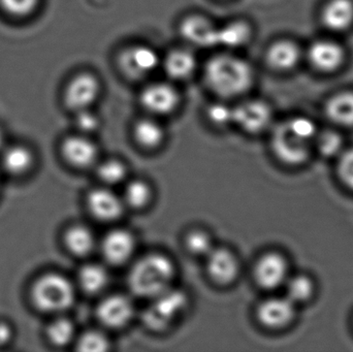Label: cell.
<instances>
[{
	"mask_svg": "<svg viewBox=\"0 0 353 352\" xmlns=\"http://www.w3.org/2000/svg\"><path fill=\"white\" fill-rule=\"evenodd\" d=\"M109 274L101 265L90 264L83 267L79 274V283L83 291L95 295L107 287Z\"/></svg>",
	"mask_w": 353,
	"mask_h": 352,
	"instance_id": "26",
	"label": "cell"
},
{
	"mask_svg": "<svg viewBox=\"0 0 353 352\" xmlns=\"http://www.w3.org/2000/svg\"><path fill=\"white\" fill-rule=\"evenodd\" d=\"M139 101L149 116L165 117L175 113L180 107L182 95L172 81H152L143 87Z\"/></svg>",
	"mask_w": 353,
	"mask_h": 352,
	"instance_id": "6",
	"label": "cell"
},
{
	"mask_svg": "<svg viewBox=\"0 0 353 352\" xmlns=\"http://www.w3.org/2000/svg\"><path fill=\"white\" fill-rule=\"evenodd\" d=\"M10 336H12V332H10V327L3 322H0V345L8 342Z\"/></svg>",
	"mask_w": 353,
	"mask_h": 352,
	"instance_id": "39",
	"label": "cell"
},
{
	"mask_svg": "<svg viewBox=\"0 0 353 352\" xmlns=\"http://www.w3.org/2000/svg\"><path fill=\"white\" fill-rule=\"evenodd\" d=\"M288 265L277 252H269L259 258L254 269V277L259 287L265 289L279 287L288 280Z\"/></svg>",
	"mask_w": 353,
	"mask_h": 352,
	"instance_id": "14",
	"label": "cell"
},
{
	"mask_svg": "<svg viewBox=\"0 0 353 352\" xmlns=\"http://www.w3.org/2000/svg\"><path fill=\"white\" fill-rule=\"evenodd\" d=\"M294 302L286 298H272L265 300L257 309V318L263 326L280 329L288 326L294 318Z\"/></svg>",
	"mask_w": 353,
	"mask_h": 352,
	"instance_id": "17",
	"label": "cell"
},
{
	"mask_svg": "<svg viewBox=\"0 0 353 352\" xmlns=\"http://www.w3.org/2000/svg\"><path fill=\"white\" fill-rule=\"evenodd\" d=\"M48 338L57 346H64L72 342L74 337V327L66 318L54 320L48 328Z\"/></svg>",
	"mask_w": 353,
	"mask_h": 352,
	"instance_id": "31",
	"label": "cell"
},
{
	"mask_svg": "<svg viewBox=\"0 0 353 352\" xmlns=\"http://www.w3.org/2000/svg\"><path fill=\"white\" fill-rule=\"evenodd\" d=\"M74 114V123L81 134H89L101 127V117L93 109L82 110Z\"/></svg>",
	"mask_w": 353,
	"mask_h": 352,
	"instance_id": "36",
	"label": "cell"
},
{
	"mask_svg": "<svg viewBox=\"0 0 353 352\" xmlns=\"http://www.w3.org/2000/svg\"><path fill=\"white\" fill-rule=\"evenodd\" d=\"M32 165V154L23 146L6 149L2 154V167L12 175H21L28 171Z\"/></svg>",
	"mask_w": 353,
	"mask_h": 352,
	"instance_id": "27",
	"label": "cell"
},
{
	"mask_svg": "<svg viewBox=\"0 0 353 352\" xmlns=\"http://www.w3.org/2000/svg\"><path fill=\"white\" fill-rule=\"evenodd\" d=\"M109 349V339L97 331L85 333L78 341V349L83 352H105Z\"/></svg>",
	"mask_w": 353,
	"mask_h": 352,
	"instance_id": "34",
	"label": "cell"
},
{
	"mask_svg": "<svg viewBox=\"0 0 353 352\" xmlns=\"http://www.w3.org/2000/svg\"><path fill=\"white\" fill-rule=\"evenodd\" d=\"M152 198L151 187L142 180L130 182L124 191V202L134 208H143L147 206Z\"/></svg>",
	"mask_w": 353,
	"mask_h": 352,
	"instance_id": "30",
	"label": "cell"
},
{
	"mask_svg": "<svg viewBox=\"0 0 353 352\" xmlns=\"http://www.w3.org/2000/svg\"><path fill=\"white\" fill-rule=\"evenodd\" d=\"M87 204L91 214L101 221H114L123 214L124 200L105 188L91 191Z\"/></svg>",
	"mask_w": 353,
	"mask_h": 352,
	"instance_id": "20",
	"label": "cell"
},
{
	"mask_svg": "<svg viewBox=\"0 0 353 352\" xmlns=\"http://www.w3.org/2000/svg\"><path fill=\"white\" fill-rule=\"evenodd\" d=\"M272 148L280 161L286 165H296L308 158L311 142L299 136L288 121H284L274 130Z\"/></svg>",
	"mask_w": 353,
	"mask_h": 352,
	"instance_id": "9",
	"label": "cell"
},
{
	"mask_svg": "<svg viewBox=\"0 0 353 352\" xmlns=\"http://www.w3.org/2000/svg\"><path fill=\"white\" fill-rule=\"evenodd\" d=\"M338 174L342 182L353 189V149L342 155L338 165Z\"/></svg>",
	"mask_w": 353,
	"mask_h": 352,
	"instance_id": "38",
	"label": "cell"
},
{
	"mask_svg": "<svg viewBox=\"0 0 353 352\" xmlns=\"http://www.w3.org/2000/svg\"><path fill=\"white\" fill-rule=\"evenodd\" d=\"M187 249L195 256H207L213 250L211 237L203 231H193L186 238Z\"/></svg>",
	"mask_w": 353,
	"mask_h": 352,
	"instance_id": "35",
	"label": "cell"
},
{
	"mask_svg": "<svg viewBox=\"0 0 353 352\" xmlns=\"http://www.w3.org/2000/svg\"><path fill=\"white\" fill-rule=\"evenodd\" d=\"M313 289L314 287L309 277L303 276V275L292 277L288 281V287H286L288 298L294 304L302 303L310 299Z\"/></svg>",
	"mask_w": 353,
	"mask_h": 352,
	"instance_id": "32",
	"label": "cell"
},
{
	"mask_svg": "<svg viewBox=\"0 0 353 352\" xmlns=\"http://www.w3.org/2000/svg\"><path fill=\"white\" fill-rule=\"evenodd\" d=\"M325 115L336 125L353 127V90H343L332 95L325 107Z\"/></svg>",
	"mask_w": 353,
	"mask_h": 352,
	"instance_id": "23",
	"label": "cell"
},
{
	"mask_svg": "<svg viewBox=\"0 0 353 352\" xmlns=\"http://www.w3.org/2000/svg\"><path fill=\"white\" fill-rule=\"evenodd\" d=\"M3 145H4L3 130H2L1 128H0V149H1L2 147H3Z\"/></svg>",
	"mask_w": 353,
	"mask_h": 352,
	"instance_id": "40",
	"label": "cell"
},
{
	"mask_svg": "<svg viewBox=\"0 0 353 352\" xmlns=\"http://www.w3.org/2000/svg\"><path fill=\"white\" fill-rule=\"evenodd\" d=\"M103 95V83L95 72L81 70L72 74L64 85L62 101L72 113L93 109Z\"/></svg>",
	"mask_w": 353,
	"mask_h": 352,
	"instance_id": "4",
	"label": "cell"
},
{
	"mask_svg": "<svg viewBox=\"0 0 353 352\" xmlns=\"http://www.w3.org/2000/svg\"><path fill=\"white\" fill-rule=\"evenodd\" d=\"M134 136L137 143L144 148H157L165 141V128L159 118L148 115L134 123Z\"/></svg>",
	"mask_w": 353,
	"mask_h": 352,
	"instance_id": "24",
	"label": "cell"
},
{
	"mask_svg": "<svg viewBox=\"0 0 353 352\" xmlns=\"http://www.w3.org/2000/svg\"><path fill=\"white\" fill-rule=\"evenodd\" d=\"M302 58V50L296 41L280 39L265 50V62L270 70L286 74L296 70Z\"/></svg>",
	"mask_w": 353,
	"mask_h": 352,
	"instance_id": "13",
	"label": "cell"
},
{
	"mask_svg": "<svg viewBox=\"0 0 353 352\" xmlns=\"http://www.w3.org/2000/svg\"><path fill=\"white\" fill-rule=\"evenodd\" d=\"M203 81L218 99H240L252 90L256 72L246 58L222 50L203 64Z\"/></svg>",
	"mask_w": 353,
	"mask_h": 352,
	"instance_id": "1",
	"label": "cell"
},
{
	"mask_svg": "<svg viewBox=\"0 0 353 352\" xmlns=\"http://www.w3.org/2000/svg\"><path fill=\"white\" fill-rule=\"evenodd\" d=\"M134 313L132 301L122 295L105 298L97 308L99 322L110 329L123 328L132 320Z\"/></svg>",
	"mask_w": 353,
	"mask_h": 352,
	"instance_id": "15",
	"label": "cell"
},
{
	"mask_svg": "<svg viewBox=\"0 0 353 352\" xmlns=\"http://www.w3.org/2000/svg\"><path fill=\"white\" fill-rule=\"evenodd\" d=\"M254 37V27L246 19L236 18L218 26L217 47L236 52L247 47Z\"/></svg>",
	"mask_w": 353,
	"mask_h": 352,
	"instance_id": "16",
	"label": "cell"
},
{
	"mask_svg": "<svg viewBox=\"0 0 353 352\" xmlns=\"http://www.w3.org/2000/svg\"><path fill=\"white\" fill-rule=\"evenodd\" d=\"M321 21L332 32L350 30L353 26V0H327L321 8Z\"/></svg>",
	"mask_w": 353,
	"mask_h": 352,
	"instance_id": "21",
	"label": "cell"
},
{
	"mask_svg": "<svg viewBox=\"0 0 353 352\" xmlns=\"http://www.w3.org/2000/svg\"><path fill=\"white\" fill-rule=\"evenodd\" d=\"M126 167L121 161L111 159V161H105V163L99 165L97 169V175L99 179L103 183L108 185H116V184L121 183L126 178Z\"/></svg>",
	"mask_w": 353,
	"mask_h": 352,
	"instance_id": "33",
	"label": "cell"
},
{
	"mask_svg": "<svg viewBox=\"0 0 353 352\" xmlns=\"http://www.w3.org/2000/svg\"><path fill=\"white\" fill-rule=\"evenodd\" d=\"M210 277L219 284H230L238 277L239 267L236 256L225 248H213L207 256Z\"/></svg>",
	"mask_w": 353,
	"mask_h": 352,
	"instance_id": "18",
	"label": "cell"
},
{
	"mask_svg": "<svg viewBox=\"0 0 353 352\" xmlns=\"http://www.w3.org/2000/svg\"><path fill=\"white\" fill-rule=\"evenodd\" d=\"M41 0H0V10L12 19L29 18L39 10Z\"/></svg>",
	"mask_w": 353,
	"mask_h": 352,
	"instance_id": "28",
	"label": "cell"
},
{
	"mask_svg": "<svg viewBox=\"0 0 353 352\" xmlns=\"http://www.w3.org/2000/svg\"><path fill=\"white\" fill-rule=\"evenodd\" d=\"M161 68L168 80L185 82L190 80L199 70V59L192 48L188 45L173 48L161 56Z\"/></svg>",
	"mask_w": 353,
	"mask_h": 352,
	"instance_id": "12",
	"label": "cell"
},
{
	"mask_svg": "<svg viewBox=\"0 0 353 352\" xmlns=\"http://www.w3.org/2000/svg\"><path fill=\"white\" fill-rule=\"evenodd\" d=\"M174 277L173 262L163 254L152 253L134 264L128 276V284L138 297L153 299L171 289Z\"/></svg>",
	"mask_w": 353,
	"mask_h": 352,
	"instance_id": "2",
	"label": "cell"
},
{
	"mask_svg": "<svg viewBox=\"0 0 353 352\" xmlns=\"http://www.w3.org/2000/svg\"><path fill=\"white\" fill-rule=\"evenodd\" d=\"M306 57L315 72L330 74L341 70L346 61V51L333 39H319L309 45Z\"/></svg>",
	"mask_w": 353,
	"mask_h": 352,
	"instance_id": "11",
	"label": "cell"
},
{
	"mask_svg": "<svg viewBox=\"0 0 353 352\" xmlns=\"http://www.w3.org/2000/svg\"><path fill=\"white\" fill-rule=\"evenodd\" d=\"M33 301L41 311L61 312L74 304V289L70 281L59 274H47L35 282Z\"/></svg>",
	"mask_w": 353,
	"mask_h": 352,
	"instance_id": "5",
	"label": "cell"
},
{
	"mask_svg": "<svg viewBox=\"0 0 353 352\" xmlns=\"http://www.w3.org/2000/svg\"><path fill=\"white\" fill-rule=\"evenodd\" d=\"M136 249L134 236L124 229H115L107 234L103 244V256L110 264L119 266L128 262Z\"/></svg>",
	"mask_w": 353,
	"mask_h": 352,
	"instance_id": "19",
	"label": "cell"
},
{
	"mask_svg": "<svg viewBox=\"0 0 353 352\" xmlns=\"http://www.w3.org/2000/svg\"><path fill=\"white\" fill-rule=\"evenodd\" d=\"M178 33L185 45L192 49H212L217 47L218 25L209 17L191 12L181 19Z\"/></svg>",
	"mask_w": 353,
	"mask_h": 352,
	"instance_id": "8",
	"label": "cell"
},
{
	"mask_svg": "<svg viewBox=\"0 0 353 352\" xmlns=\"http://www.w3.org/2000/svg\"><path fill=\"white\" fill-rule=\"evenodd\" d=\"M151 305L144 313V322L154 331L165 330L183 313L186 308V295L180 291L169 289L153 298Z\"/></svg>",
	"mask_w": 353,
	"mask_h": 352,
	"instance_id": "7",
	"label": "cell"
},
{
	"mask_svg": "<svg viewBox=\"0 0 353 352\" xmlns=\"http://www.w3.org/2000/svg\"><path fill=\"white\" fill-rule=\"evenodd\" d=\"M64 158L77 167H88L97 161L99 149L87 134L72 136L64 140L61 147Z\"/></svg>",
	"mask_w": 353,
	"mask_h": 352,
	"instance_id": "22",
	"label": "cell"
},
{
	"mask_svg": "<svg viewBox=\"0 0 353 352\" xmlns=\"http://www.w3.org/2000/svg\"><path fill=\"white\" fill-rule=\"evenodd\" d=\"M116 64L126 80L141 82L152 76L161 68V55L148 43H132L119 50Z\"/></svg>",
	"mask_w": 353,
	"mask_h": 352,
	"instance_id": "3",
	"label": "cell"
},
{
	"mask_svg": "<svg viewBox=\"0 0 353 352\" xmlns=\"http://www.w3.org/2000/svg\"><path fill=\"white\" fill-rule=\"evenodd\" d=\"M272 121L273 110L263 99H244L234 105V124L247 134H261Z\"/></svg>",
	"mask_w": 353,
	"mask_h": 352,
	"instance_id": "10",
	"label": "cell"
},
{
	"mask_svg": "<svg viewBox=\"0 0 353 352\" xmlns=\"http://www.w3.org/2000/svg\"><path fill=\"white\" fill-rule=\"evenodd\" d=\"M66 247L79 256H88L94 249L95 237L92 231L84 225H74L65 234Z\"/></svg>",
	"mask_w": 353,
	"mask_h": 352,
	"instance_id": "25",
	"label": "cell"
},
{
	"mask_svg": "<svg viewBox=\"0 0 353 352\" xmlns=\"http://www.w3.org/2000/svg\"><path fill=\"white\" fill-rule=\"evenodd\" d=\"M205 117L208 121L217 127L234 124V105L228 103V101L219 99L210 103L205 110Z\"/></svg>",
	"mask_w": 353,
	"mask_h": 352,
	"instance_id": "29",
	"label": "cell"
},
{
	"mask_svg": "<svg viewBox=\"0 0 353 352\" xmlns=\"http://www.w3.org/2000/svg\"><path fill=\"white\" fill-rule=\"evenodd\" d=\"M316 145L321 154L332 156L337 154L342 147V138L335 132H325L315 136Z\"/></svg>",
	"mask_w": 353,
	"mask_h": 352,
	"instance_id": "37",
	"label": "cell"
}]
</instances>
